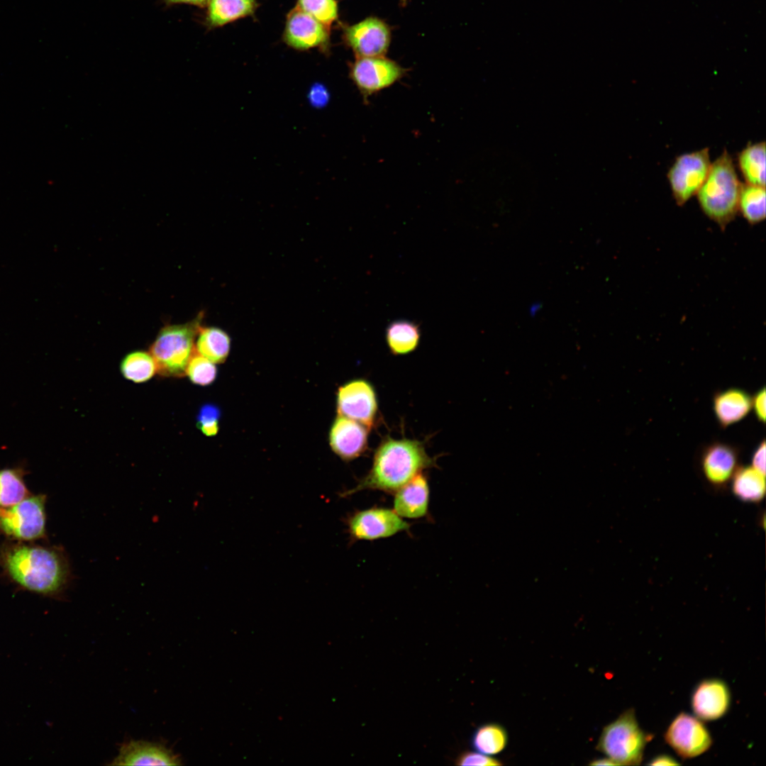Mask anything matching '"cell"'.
I'll return each mask as SVG.
<instances>
[{"instance_id": "obj_1", "label": "cell", "mask_w": 766, "mask_h": 766, "mask_svg": "<svg viewBox=\"0 0 766 766\" xmlns=\"http://www.w3.org/2000/svg\"><path fill=\"white\" fill-rule=\"evenodd\" d=\"M435 465V460L428 455L421 441L387 437L377 448L368 473L340 496L366 489L394 493L424 470Z\"/></svg>"}, {"instance_id": "obj_2", "label": "cell", "mask_w": 766, "mask_h": 766, "mask_svg": "<svg viewBox=\"0 0 766 766\" xmlns=\"http://www.w3.org/2000/svg\"><path fill=\"white\" fill-rule=\"evenodd\" d=\"M6 567L20 585L45 594L61 591L70 577L64 555L41 547L20 546L12 549L6 555Z\"/></svg>"}, {"instance_id": "obj_3", "label": "cell", "mask_w": 766, "mask_h": 766, "mask_svg": "<svg viewBox=\"0 0 766 766\" xmlns=\"http://www.w3.org/2000/svg\"><path fill=\"white\" fill-rule=\"evenodd\" d=\"M742 186L733 159L724 149L711 162L707 177L696 193L700 208L709 219L724 228L738 211Z\"/></svg>"}, {"instance_id": "obj_4", "label": "cell", "mask_w": 766, "mask_h": 766, "mask_svg": "<svg viewBox=\"0 0 766 766\" xmlns=\"http://www.w3.org/2000/svg\"><path fill=\"white\" fill-rule=\"evenodd\" d=\"M201 317L184 324L162 328L150 345L157 373L163 377H182L195 352L194 340L201 326Z\"/></svg>"}, {"instance_id": "obj_5", "label": "cell", "mask_w": 766, "mask_h": 766, "mask_svg": "<svg viewBox=\"0 0 766 766\" xmlns=\"http://www.w3.org/2000/svg\"><path fill=\"white\" fill-rule=\"evenodd\" d=\"M648 739L629 709L604 728L596 749L617 765H638Z\"/></svg>"}, {"instance_id": "obj_6", "label": "cell", "mask_w": 766, "mask_h": 766, "mask_svg": "<svg viewBox=\"0 0 766 766\" xmlns=\"http://www.w3.org/2000/svg\"><path fill=\"white\" fill-rule=\"evenodd\" d=\"M711 165L708 148L676 157L667 177L677 205H684L696 194L707 177Z\"/></svg>"}, {"instance_id": "obj_7", "label": "cell", "mask_w": 766, "mask_h": 766, "mask_svg": "<svg viewBox=\"0 0 766 766\" xmlns=\"http://www.w3.org/2000/svg\"><path fill=\"white\" fill-rule=\"evenodd\" d=\"M44 495L26 497L19 503L0 508V528L8 535L21 540H35L45 533Z\"/></svg>"}, {"instance_id": "obj_8", "label": "cell", "mask_w": 766, "mask_h": 766, "mask_svg": "<svg viewBox=\"0 0 766 766\" xmlns=\"http://www.w3.org/2000/svg\"><path fill=\"white\" fill-rule=\"evenodd\" d=\"M406 74L396 62L385 57H357L350 67V77L365 101L392 86Z\"/></svg>"}, {"instance_id": "obj_9", "label": "cell", "mask_w": 766, "mask_h": 766, "mask_svg": "<svg viewBox=\"0 0 766 766\" xmlns=\"http://www.w3.org/2000/svg\"><path fill=\"white\" fill-rule=\"evenodd\" d=\"M345 524L351 541L388 538L411 527L393 509L384 507L355 511L347 517Z\"/></svg>"}, {"instance_id": "obj_10", "label": "cell", "mask_w": 766, "mask_h": 766, "mask_svg": "<svg viewBox=\"0 0 766 766\" xmlns=\"http://www.w3.org/2000/svg\"><path fill=\"white\" fill-rule=\"evenodd\" d=\"M338 415L356 421L370 429L378 413V401L373 385L365 379H356L340 386L337 392Z\"/></svg>"}, {"instance_id": "obj_11", "label": "cell", "mask_w": 766, "mask_h": 766, "mask_svg": "<svg viewBox=\"0 0 766 766\" xmlns=\"http://www.w3.org/2000/svg\"><path fill=\"white\" fill-rule=\"evenodd\" d=\"M665 740L683 758L699 756L712 745L711 736L700 719L684 712L672 721Z\"/></svg>"}, {"instance_id": "obj_12", "label": "cell", "mask_w": 766, "mask_h": 766, "mask_svg": "<svg viewBox=\"0 0 766 766\" xmlns=\"http://www.w3.org/2000/svg\"><path fill=\"white\" fill-rule=\"evenodd\" d=\"M343 36L356 57H379L388 50L391 30L382 19L370 16L345 27Z\"/></svg>"}, {"instance_id": "obj_13", "label": "cell", "mask_w": 766, "mask_h": 766, "mask_svg": "<svg viewBox=\"0 0 766 766\" xmlns=\"http://www.w3.org/2000/svg\"><path fill=\"white\" fill-rule=\"evenodd\" d=\"M700 469L705 481L716 490L728 488L739 465V453L733 445L714 442L702 450Z\"/></svg>"}, {"instance_id": "obj_14", "label": "cell", "mask_w": 766, "mask_h": 766, "mask_svg": "<svg viewBox=\"0 0 766 766\" xmlns=\"http://www.w3.org/2000/svg\"><path fill=\"white\" fill-rule=\"evenodd\" d=\"M284 40L289 46L299 50L323 47L328 42L329 28L296 7L287 16Z\"/></svg>"}, {"instance_id": "obj_15", "label": "cell", "mask_w": 766, "mask_h": 766, "mask_svg": "<svg viewBox=\"0 0 766 766\" xmlns=\"http://www.w3.org/2000/svg\"><path fill=\"white\" fill-rule=\"evenodd\" d=\"M369 430L356 421L338 415L330 430V446L342 460H353L367 450Z\"/></svg>"}, {"instance_id": "obj_16", "label": "cell", "mask_w": 766, "mask_h": 766, "mask_svg": "<svg viewBox=\"0 0 766 766\" xmlns=\"http://www.w3.org/2000/svg\"><path fill=\"white\" fill-rule=\"evenodd\" d=\"M181 759L166 746L146 740L122 744L111 765H179Z\"/></svg>"}, {"instance_id": "obj_17", "label": "cell", "mask_w": 766, "mask_h": 766, "mask_svg": "<svg viewBox=\"0 0 766 766\" xmlns=\"http://www.w3.org/2000/svg\"><path fill=\"white\" fill-rule=\"evenodd\" d=\"M731 704L730 691L726 684L718 679H709L700 682L692 697V707L696 717L703 721H713L722 717Z\"/></svg>"}, {"instance_id": "obj_18", "label": "cell", "mask_w": 766, "mask_h": 766, "mask_svg": "<svg viewBox=\"0 0 766 766\" xmlns=\"http://www.w3.org/2000/svg\"><path fill=\"white\" fill-rule=\"evenodd\" d=\"M394 494L393 509L401 518L417 519L427 515L430 492L427 477L423 472Z\"/></svg>"}, {"instance_id": "obj_19", "label": "cell", "mask_w": 766, "mask_h": 766, "mask_svg": "<svg viewBox=\"0 0 766 766\" xmlns=\"http://www.w3.org/2000/svg\"><path fill=\"white\" fill-rule=\"evenodd\" d=\"M713 409L720 426L726 428L748 416L752 409V396L740 388L720 391L714 396Z\"/></svg>"}, {"instance_id": "obj_20", "label": "cell", "mask_w": 766, "mask_h": 766, "mask_svg": "<svg viewBox=\"0 0 766 766\" xmlns=\"http://www.w3.org/2000/svg\"><path fill=\"white\" fill-rule=\"evenodd\" d=\"M733 495L743 502L757 504L765 495V474L752 465L739 466L731 483Z\"/></svg>"}, {"instance_id": "obj_21", "label": "cell", "mask_w": 766, "mask_h": 766, "mask_svg": "<svg viewBox=\"0 0 766 766\" xmlns=\"http://www.w3.org/2000/svg\"><path fill=\"white\" fill-rule=\"evenodd\" d=\"M207 5V24L218 27L251 15L257 4L256 0H209Z\"/></svg>"}, {"instance_id": "obj_22", "label": "cell", "mask_w": 766, "mask_h": 766, "mask_svg": "<svg viewBox=\"0 0 766 766\" xmlns=\"http://www.w3.org/2000/svg\"><path fill=\"white\" fill-rule=\"evenodd\" d=\"M739 170L747 184L765 187V143L748 145L738 154Z\"/></svg>"}, {"instance_id": "obj_23", "label": "cell", "mask_w": 766, "mask_h": 766, "mask_svg": "<svg viewBox=\"0 0 766 766\" xmlns=\"http://www.w3.org/2000/svg\"><path fill=\"white\" fill-rule=\"evenodd\" d=\"M195 350L213 363L223 362L230 352L231 339L223 330L200 326Z\"/></svg>"}, {"instance_id": "obj_24", "label": "cell", "mask_w": 766, "mask_h": 766, "mask_svg": "<svg viewBox=\"0 0 766 766\" xmlns=\"http://www.w3.org/2000/svg\"><path fill=\"white\" fill-rule=\"evenodd\" d=\"M420 329L417 324L405 320L391 323L386 330L387 345L394 355H405L416 349L420 341Z\"/></svg>"}, {"instance_id": "obj_25", "label": "cell", "mask_w": 766, "mask_h": 766, "mask_svg": "<svg viewBox=\"0 0 766 766\" xmlns=\"http://www.w3.org/2000/svg\"><path fill=\"white\" fill-rule=\"evenodd\" d=\"M120 371L125 379L135 383H143L157 373L155 361L150 353L134 351L126 355L120 364Z\"/></svg>"}, {"instance_id": "obj_26", "label": "cell", "mask_w": 766, "mask_h": 766, "mask_svg": "<svg viewBox=\"0 0 766 766\" xmlns=\"http://www.w3.org/2000/svg\"><path fill=\"white\" fill-rule=\"evenodd\" d=\"M738 211L750 224L760 223L765 218V187L743 184L738 202Z\"/></svg>"}, {"instance_id": "obj_27", "label": "cell", "mask_w": 766, "mask_h": 766, "mask_svg": "<svg viewBox=\"0 0 766 766\" xmlns=\"http://www.w3.org/2000/svg\"><path fill=\"white\" fill-rule=\"evenodd\" d=\"M508 736L506 730L497 723H487L479 727L473 734L472 747L487 755L501 752L506 746Z\"/></svg>"}, {"instance_id": "obj_28", "label": "cell", "mask_w": 766, "mask_h": 766, "mask_svg": "<svg viewBox=\"0 0 766 766\" xmlns=\"http://www.w3.org/2000/svg\"><path fill=\"white\" fill-rule=\"evenodd\" d=\"M28 491L21 475L15 470H0V508L12 506L27 496Z\"/></svg>"}, {"instance_id": "obj_29", "label": "cell", "mask_w": 766, "mask_h": 766, "mask_svg": "<svg viewBox=\"0 0 766 766\" xmlns=\"http://www.w3.org/2000/svg\"><path fill=\"white\" fill-rule=\"evenodd\" d=\"M185 374L193 384L208 386L215 381L217 368L215 363L195 350L188 362Z\"/></svg>"}, {"instance_id": "obj_30", "label": "cell", "mask_w": 766, "mask_h": 766, "mask_svg": "<svg viewBox=\"0 0 766 766\" xmlns=\"http://www.w3.org/2000/svg\"><path fill=\"white\" fill-rule=\"evenodd\" d=\"M296 7L328 28L338 16L336 0H298Z\"/></svg>"}, {"instance_id": "obj_31", "label": "cell", "mask_w": 766, "mask_h": 766, "mask_svg": "<svg viewBox=\"0 0 766 766\" xmlns=\"http://www.w3.org/2000/svg\"><path fill=\"white\" fill-rule=\"evenodd\" d=\"M221 412L213 404H205L199 410L196 426L206 436H214L219 430Z\"/></svg>"}, {"instance_id": "obj_32", "label": "cell", "mask_w": 766, "mask_h": 766, "mask_svg": "<svg viewBox=\"0 0 766 766\" xmlns=\"http://www.w3.org/2000/svg\"><path fill=\"white\" fill-rule=\"evenodd\" d=\"M457 765L496 766L502 763L497 759L489 757L479 752H464L455 760Z\"/></svg>"}, {"instance_id": "obj_33", "label": "cell", "mask_w": 766, "mask_h": 766, "mask_svg": "<svg viewBox=\"0 0 766 766\" xmlns=\"http://www.w3.org/2000/svg\"><path fill=\"white\" fill-rule=\"evenodd\" d=\"M765 389L762 387L752 397V408L757 419L762 423L765 421Z\"/></svg>"}, {"instance_id": "obj_34", "label": "cell", "mask_w": 766, "mask_h": 766, "mask_svg": "<svg viewBox=\"0 0 766 766\" xmlns=\"http://www.w3.org/2000/svg\"><path fill=\"white\" fill-rule=\"evenodd\" d=\"M755 469L765 474V441L763 440L755 450L752 456V465Z\"/></svg>"}, {"instance_id": "obj_35", "label": "cell", "mask_w": 766, "mask_h": 766, "mask_svg": "<svg viewBox=\"0 0 766 766\" xmlns=\"http://www.w3.org/2000/svg\"><path fill=\"white\" fill-rule=\"evenodd\" d=\"M650 765H680L674 757L667 755H657L650 760Z\"/></svg>"}, {"instance_id": "obj_36", "label": "cell", "mask_w": 766, "mask_h": 766, "mask_svg": "<svg viewBox=\"0 0 766 766\" xmlns=\"http://www.w3.org/2000/svg\"><path fill=\"white\" fill-rule=\"evenodd\" d=\"M209 0H164L167 5L187 4L200 7L207 6Z\"/></svg>"}, {"instance_id": "obj_37", "label": "cell", "mask_w": 766, "mask_h": 766, "mask_svg": "<svg viewBox=\"0 0 766 766\" xmlns=\"http://www.w3.org/2000/svg\"><path fill=\"white\" fill-rule=\"evenodd\" d=\"M590 765H617L609 757L596 758L589 762Z\"/></svg>"}]
</instances>
